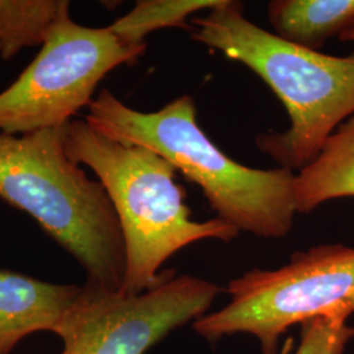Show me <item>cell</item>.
Wrapping results in <instances>:
<instances>
[{"mask_svg": "<svg viewBox=\"0 0 354 354\" xmlns=\"http://www.w3.org/2000/svg\"><path fill=\"white\" fill-rule=\"evenodd\" d=\"M86 121L112 140L163 156L203 190L216 218L239 232L282 239L294 226L295 172L259 169L231 159L198 125L189 95L155 112H140L102 89L89 104Z\"/></svg>", "mask_w": 354, "mask_h": 354, "instance_id": "obj_1", "label": "cell"}, {"mask_svg": "<svg viewBox=\"0 0 354 354\" xmlns=\"http://www.w3.org/2000/svg\"><path fill=\"white\" fill-rule=\"evenodd\" d=\"M190 38L259 76L290 118L285 131L257 136L259 150L281 168L299 172L354 114V54L329 55L290 44L250 21L239 1L192 20Z\"/></svg>", "mask_w": 354, "mask_h": 354, "instance_id": "obj_2", "label": "cell"}, {"mask_svg": "<svg viewBox=\"0 0 354 354\" xmlns=\"http://www.w3.org/2000/svg\"><path fill=\"white\" fill-rule=\"evenodd\" d=\"M64 145L76 165H87L106 190L125 243L122 291L142 294L163 277L165 261L190 244L231 241L239 231L219 218L194 221L177 169L146 147L112 140L87 121L64 127Z\"/></svg>", "mask_w": 354, "mask_h": 354, "instance_id": "obj_3", "label": "cell"}, {"mask_svg": "<svg viewBox=\"0 0 354 354\" xmlns=\"http://www.w3.org/2000/svg\"><path fill=\"white\" fill-rule=\"evenodd\" d=\"M0 200L30 215L87 272L88 282L122 290L127 252L113 205L66 153L64 127L0 134Z\"/></svg>", "mask_w": 354, "mask_h": 354, "instance_id": "obj_4", "label": "cell"}, {"mask_svg": "<svg viewBox=\"0 0 354 354\" xmlns=\"http://www.w3.org/2000/svg\"><path fill=\"white\" fill-rule=\"evenodd\" d=\"M226 291L228 304L194 320L193 329L212 342L251 335L263 354L279 353V339L292 326L354 314V247L322 244L292 253L285 266L231 279Z\"/></svg>", "mask_w": 354, "mask_h": 354, "instance_id": "obj_5", "label": "cell"}, {"mask_svg": "<svg viewBox=\"0 0 354 354\" xmlns=\"http://www.w3.org/2000/svg\"><path fill=\"white\" fill-rule=\"evenodd\" d=\"M147 44H127L105 28L80 26L64 7L33 62L0 92V134L59 129L88 108L99 83L122 64L137 62Z\"/></svg>", "mask_w": 354, "mask_h": 354, "instance_id": "obj_6", "label": "cell"}, {"mask_svg": "<svg viewBox=\"0 0 354 354\" xmlns=\"http://www.w3.org/2000/svg\"><path fill=\"white\" fill-rule=\"evenodd\" d=\"M222 289L207 279L165 269L142 294L82 286L59 337L62 354H145L172 330L207 314Z\"/></svg>", "mask_w": 354, "mask_h": 354, "instance_id": "obj_7", "label": "cell"}, {"mask_svg": "<svg viewBox=\"0 0 354 354\" xmlns=\"http://www.w3.org/2000/svg\"><path fill=\"white\" fill-rule=\"evenodd\" d=\"M82 286L55 285L0 269V354H10L28 335L59 336Z\"/></svg>", "mask_w": 354, "mask_h": 354, "instance_id": "obj_8", "label": "cell"}, {"mask_svg": "<svg viewBox=\"0 0 354 354\" xmlns=\"http://www.w3.org/2000/svg\"><path fill=\"white\" fill-rule=\"evenodd\" d=\"M345 197H354V114L333 131L317 158L295 174L294 183L298 214Z\"/></svg>", "mask_w": 354, "mask_h": 354, "instance_id": "obj_9", "label": "cell"}, {"mask_svg": "<svg viewBox=\"0 0 354 354\" xmlns=\"http://www.w3.org/2000/svg\"><path fill=\"white\" fill-rule=\"evenodd\" d=\"M268 19L279 37L320 51L329 39L354 29V0H272Z\"/></svg>", "mask_w": 354, "mask_h": 354, "instance_id": "obj_10", "label": "cell"}, {"mask_svg": "<svg viewBox=\"0 0 354 354\" xmlns=\"http://www.w3.org/2000/svg\"><path fill=\"white\" fill-rule=\"evenodd\" d=\"M64 0H0V58L41 46L64 7Z\"/></svg>", "mask_w": 354, "mask_h": 354, "instance_id": "obj_11", "label": "cell"}, {"mask_svg": "<svg viewBox=\"0 0 354 354\" xmlns=\"http://www.w3.org/2000/svg\"><path fill=\"white\" fill-rule=\"evenodd\" d=\"M225 0H140L109 29L127 44H145L150 33L165 28H189L188 20L222 6Z\"/></svg>", "mask_w": 354, "mask_h": 354, "instance_id": "obj_12", "label": "cell"}, {"mask_svg": "<svg viewBox=\"0 0 354 354\" xmlns=\"http://www.w3.org/2000/svg\"><path fill=\"white\" fill-rule=\"evenodd\" d=\"M345 317H317L301 324V342L292 351L289 337L279 354H342L354 337V328Z\"/></svg>", "mask_w": 354, "mask_h": 354, "instance_id": "obj_13", "label": "cell"}, {"mask_svg": "<svg viewBox=\"0 0 354 354\" xmlns=\"http://www.w3.org/2000/svg\"><path fill=\"white\" fill-rule=\"evenodd\" d=\"M339 39L344 41V42H354V29L346 32V33H344Z\"/></svg>", "mask_w": 354, "mask_h": 354, "instance_id": "obj_14", "label": "cell"}, {"mask_svg": "<svg viewBox=\"0 0 354 354\" xmlns=\"http://www.w3.org/2000/svg\"><path fill=\"white\" fill-rule=\"evenodd\" d=\"M279 353H270V354H279Z\"/></svg>", "mask_w": 354, "mask_h": 354, "instance_id": "obj_15", "label": "cell"}]
</instances>
